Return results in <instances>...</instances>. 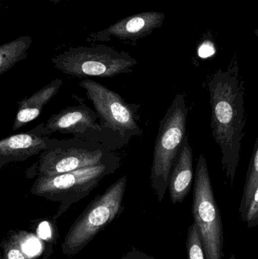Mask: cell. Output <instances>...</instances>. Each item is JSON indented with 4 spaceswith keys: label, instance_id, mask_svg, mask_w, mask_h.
Here are the masks:
<instances>
[{
    "label": "cell",
    "instance_id": "obj_2",
    "mask_svg": "<svg viewBox=\"0 0 258 259\" xmlns=\"http://www.w3.org/2000/svg\"><path fill=\"white\" fill-rule=\"evenodd\" d=\"M95 108L110 150L123 147L142 134L138 124L139 105L127 103L119 94L89 78L79 83Z\"/></svg>",
    "mask_w": 258,
    "mask_h": 259
},
{
    "label": "cell",
    "instance_id": "obj_14",
    "mask_svg": "<svg viewBox=\"0 0 258 259\" xmlns=\"http://www.w3.org/2000/svg\"><path fill=\"white\" fill-rule=\"evenodd\" d=\"M258 186V136L254 145V151L250 160L248 172L245 178L243 194L239 206V212L242 214L246 209L252 197L253 193Z\"/></svg>",
    "mask_w": 258,
    "mask_h": 259
},
{
    "label": "cell",
    "instance_id": "obj_4",
    "mask_svg": "<svg viewBox=\"0 0 258 259\" xmlns=\"http://www.w3.org/2000/svg\"><path fill=\"white\" fill-rule=\"evenodd\" d=\"M188 112L184 96L177 94L159 124L150 180L160 201L168 188L174 159L186 136Z\"/></svg>",
    "mask_w": 258,
    "mask_h": 259
},
{
    "label": "cell",
    "instance_id": "obj_15",
    "mask_svg": "<svg viewBox=\"0 0 258 259\" xmlns=\"http://www.w3.org/2000/svg\"><path fill=\"white\" fill-rule=\"evenodd\" d=\"M186 249L187 259H206L199 231L195 223L189 227L188 231Z\"/></svg>",
    "mask_w": 258,
    "mask_h": 259
},
{
    "label": "cell",
    "instance_id": "obj_5",
    "mask_svg": "<svg viewBox=\"0 0 258 259\" xmlns=\"http://www.w3.org/2000/svg\"><path fill=\"white\" fill-rule=\"evenodd\" d=\"M193 184L192 215L199 231L206 259H223L222 219L214 195L207 162L202 154L197 161Z\"/></svg>",
    "mask_w": 258,
    "mask_h": 259
},
{
    "label": "cell",
    "instance_id": "obj_12",
    "mask_svg": "<svg viewBox=\"0 0 258 259\" xmlns=\"http://www.w3.org/2000/svg\"><path fill=\"white\" fill-rule=\"evenodd\" d=\"M62 83L63 81L62 79H55L31 97L18 102V109L12 130L14 131H18L37 118L44 106H46L48 102L58 94Z\"/></svg>",
    "mask_w": 258,
    "mask_h": 259
},
{
    "label": "cell",
    "instance_id": "obj_1",
    "mask_svg": "<svg viewBox=\"0 0 258 259\" xmlns=\"http://www.w3.org/2000/svg\"><path fill=\"white\" fill-rule=\"evenodd\" d=\"M209 91L212 134L221 149L226 184L233 187L246 124L245 87L238 67L217 71L209 80Z\"/></svg>",
    "mask_w": 258,
    "mask_h": 259
},
{
    "label": "cell",
    "instance_id": "obj_3",
    "mask_svg": "<svg viewBox=\"0 0 258 259\" xmlns=\"http://www.w3.org/2000/svg\"><path fill=\"white\" fill-rule=\"evenodd\" d=\"M59 71L78 78L113 77L133 72L138 62L128 53L103 44L93 47H71L51 58Z\"/></svg>",
    "mask_w": 258,
    "mask_h": 259
},
{
    "label": "cell",
    "instance_id": "obj_13",
    "mask_svg": "<svg viewBox=\"0 0 258 259\" xmlns=\"http://www.w3.org/2000/svg\"><path fill=\"white\" fill-rule=\"evenodd\" d=\"M32 42L31 36H22L0 47V75H3L15 64L27 58V50Z\"/></svg>",
    "mask_w": 258,
    "mask_h": 259
},
{
    "label": "cell",
    "instance_id": "obj_20",
    "mask_svg": "<svg viewBox=\"0 0 258 259\" xmlns=\"http://www.w3.org/2000/svg\"><path fill=\"white\" fill-rule=\"evenodd\" d=\"M9 259H25L23 254L18 249H12L8 255Z\"/></svg>",
    "mask_w": 258,
    "mask_h": 259
},
{
    "label": "cell",
    "instance_id": "obj_6",
    "mask_svg": "<svg viewBox=\"0 0 258 259\" xmlns=\"http://www.w3.org/2000/svg\"><path fill=\"white\" fill-rule=\"evenodd\" d=\"M113 155L100 143L77 137L56 140L53 147L39 155L33 176L43 178L74 171L99 164Z\"/></svg>",
    "mask_w": 258,
    "mask_h": 259
},
{
    "label": "cell",
    "instance_id": "obj_19",
    "mask_svg": "<svg viewBox=\"0 0 258 259\" xmlns=\"http://www.w3.org/2000/svg\"><path fill=\"white\" fill-rule=\"evenodd\" d=\"M38 234L42 240H47L51 237V230L48 222H44L38 228Z\"/></svg>",
    "mask_w": 258,
    "mask_h": 259
},
{
    "label": "cell",
    "instance_id": "obj_18",
    "mask_svg": "<svg viewBox=\"0 0 258 259\" xmlns=\"http://www.w3.org/2000/svg\"><path fill=\"white\" fill-rule=\"evenodd\" d=\"M215 52V47L210 41L203 42L198 49V55L201 58L209 57V56H212Z\"/></svg>",
    "mask_w": 258,
    "mask_h": 259
},
{
    "label": "cell",
    "instance_id": "obj_17",
    "mask_svg": "<svg viewBox=\"0 0 258 259\" xmlns=\"http://www.w3.org/2000/svg\"><path fill=\"white\" fill-rule=\"evenodd\" d=\"M23 250L27 255H34L40 250V243L36 239L32 238L27 240L23 244Z\"/></svg>",
    "mask_w": 258,
    "mask_h": 259
},
{
    "label": "cell",
    "instance_id": "obj_11",
    "mask_svg": "<svg viewBox=\"0 0 258 259\" xmlns=\"http://www.w3.org/2000/svg\"><path fill=\"white\" fill-rule=\"evenodd\" d=\"M193 154L187 135L177 152L170 175V196L173 203H181L190 191L193 181Z\"/></svg>",
    "mask_w": 258,
    "mask_h": 259
},
{
    "label": "cell",
    "instance_id": "obj_7",
    "mask_svg": "<svg viewBox=\"0 0 258 259\" xmlns=\"http://www.w3.org/2000/svg\"><path fill=\"white\" fill-rule=\"evenodd\" d=\"M121 166V158L114 154L99 164L51 177L37 178L30 191L53 199L80 197L92 191L106 176Z\"/></svg>",
    "mask_w": 258,
    "mask_h": 259
},
{
    "label": "cell",
    "instance_id": "obj_10",
    "mask_svg": "<svg viewBox=\"0 0 258 259\" xmlns=\"http://www.w3.org/2000/svg\"><path fill=\"white\" fill-rule=\"evenodd\" d=\"M56 140L28 131L15 134L0 141V168L15 161H24L30 157L48 150Z\"/></svg>",
    "mask_w": 258,
    "mask_h": 259
},
{
    "label": "cell",
    "instance_id": "obj_23",
    "mask_svg": "<svg viewBox=\"0 0 258 259\" xmlns=\"http://www.w3.org/2000/svg\"><path fill=\"white\" fill-rule=\"evenodd\" d=\"M255 33L256 35H257V38H258V29H256L255 30Z\"/></svg>",
    "mask_w": 258,
    "mask_h": 259
},
{
    "label": "cell",
    "instance_id": "obj_22",
    "mask_svg": "<svg viewBox=\"0 0 258 259\" xmlns=\"http://www.w3.org/2000/svg\"><path fill=\"white\" fill-rule=\"evenodd\" d=\"M229 259H236V257H235L234 255H231V256Z\"/></svg>",
    "mask_w": 258,
    "mask_h": 259
},
{
    "label": "cell",
    "instance_id": "obj_8",
    "mask_svg": "<svg viewBox=\"0 0 258 259\" xmlns=\"http://www.w3.org/2000/svg\"><path fill=\"white\" fill-rule=\"evenodd\" d=\"M98 118L96 112L86 105L69 106L30 131L44 137L56 132L71 134L78 138L100 143L110 150L104 131L96 122Z\"/></svg>",
    "mask_w": 258,
    "mask_h": 259
},
{
    "label": "cell",
    "instance_id": "obj_16",
    "mask_svg": "<svg viewBox=\"0 0 258 259\" xmlns=\"http://www.w3.org/2000/svg\"><path fill=\"white\" fill-rule=\"evenodd\" d=\"M242 220L249 227L258 225V186L245 211L241 214Z\"/></svg>",
    "mask_w": 258,
    "mask_h": 259
},
{
    "label": "cell",
    "instance_id": "obj_9",
    "mask_svg": "<svg viewBox=\"0 0 258 259\" xmlns=\"http://www.w3.org/2000/svg\"><path fill=\"white\" fill-rule=\"evenodd\" d=\"M165 14L160 12H143L126 17L108 28L89 35L87 41L109 42L115 40L135 44L142 38L149 36L154 30L162 27Z\"/></svg>",
    "mask_w": 258,
    "mask_h": 259
},
{
    "label": "cell",
    "instance_id": "obj_21",
    "mask_svg": "<svg viewBox=\"0 0 258 259\" xmlns=\"http://www.w3.org/2000/svg\"><path fill=\"white\" fill-rule=\"evenodd\" d=\"M47 1H49L51 2V3H56V4H58V3H61V2L71 1V0H47Z\"/></svg>",
    "mask_w": 258,
    "mask_h": 259
}]
</instances>
